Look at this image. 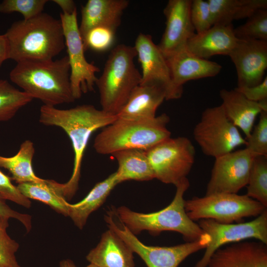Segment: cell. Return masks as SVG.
I'll use <instances>...</instances> for the list:
<instances>
[{"instance_id": "obj_1", "label": "cell", "mask_w": 267, "mask_h": 267, "mask_svg": "<svg viewBox=\"0 0 267 267\" xmlns=\"http://www.w3.org/2000/svg\"><path fill=\"white\" fill-rule=\"evenodd\" d=\"M117 118L116 115L97 109L90 104L68 109L45 105L41 106L40 122L45 126L61 128L72 143L74 153L72 174L67 182L61 183L62 193L66 200L71 199L78 188L83 158L91 134L111 124Z\"/></svg>"}, {"instance_id": "obj_2", "label": "cell", "mask_w": 267, "mask_h": 267, "mask_svg": "<svg viewBox=\"0 0 267 267\" xmlns=\"http://www.w3.org/2000/svg\"><path fill=\"white\" fill-rule=\"evenodd\" d=\"M8 45V59L51 60L64 48L60 20L44 12L28 20L14 22L4 34Z\"/></svg>"}, {"instance_id": "obj_3", "label": "cell", "mask_w": 267, "mask_h": 267, "mask_svg": "<svg viewBox=\"0 0 267 267\" xmlns=\"http://www.w3.org/2000/svg\"><path fill=\"white\" fill-rule=\"evenodd\" d=\"M67 56L54 60H26L17 63L9 73L11 82L22 91L44 103L54 106L76 100L70 83Z\"/></svg>"}, {"instance_id": "obj_4", "label": "cell", "mask_w": 267, "mask_h": 267, "mask_svg": "<svg viewBox=\"0 0 267 267\" xmlns=\"http://www.w3.org/2000/svg\"><path fill=\"white\" fill-rule=\"evenodd\" d=\"M189 186L187 178L181 180L176 186V194L171 203L159 211L138 213L122 206L113 210V213L134 235L143 230L153 235L173 231L181 234L187 242L198 240L205 233L188 217L184 209L183 195Z\"/></svg>"}, {"instance_id": "obj_5", "label": "cell", "mask_w": 267, "mask_h": 267, "mask_svg": "<svg viewBox=\"0 0 267 267\" xmlns=\"http://www.w3.org/2000/svg\"><path fill=\"white\" fill-rule=\"evenodd\" d=\"M169 121L166 113L146 120L117 118L96 136L93 147L102 155L127 149L146 151L171 137Z\"/></svg>"}, {"instance_id": "obj_6", "label": "cell", "mask_w": 267, "mask_h": 267, "mask_svg": "<svg viewBox=\"0 0 267 267\" xmlns=\"http://www.w3.org/2000/svg\"><path fill=\"white\" fill-rule=\"evenodd\" d=\"M134 46L120 44L110 51L97 86L101 109L117 115L134 89L140 84L141 75L136 68Z\"/></svg>"}, {"instance_id": "obj_7", "label": "cell", "mask_w": 267, "mask_h": 267, "mask_svg": "<svg viewBox=\"0 0 267 267\" xmlns=\"http://www.w3.org/2000/svg\"><path fill=\"white\" fill-rule=\"evenodd\" d=\"M184 209L193 221L212 219L222 223L241 222L245 218L257 217L267 210L247 195L218 193L184 200Z\"/></svg>"}, {"instance_id": "obj_8", "label": "cell", "mask_w": 267, "mask_h": 267, "mask_svg": "<svg viewBox=\"0 0 267 267\" xmlns=\"http://www.w3.org/2000/svg\"><path fill=\"white\" fill-rule=\"evenodd\" d=\"M193 135L203 153L215 158L246 144V139L227 118L221 105L203 111Z\"/></svg>"}, {"instance_id": "obj_9", "label": "cell", "mask_w": 267, "mask_h": 267, "mask_svg": "<svg viewBox=\"0 0 267 267\" xmlns=\"http://www.w3.org/2000/svg\"><path fill=\"white\" fill-rule=\"evenodd\" d=\"M104 219L109 229L137 254L147 267H178L189 256L205 249L211 240L210 235L205 233L198 240L173 246H148L124 224L116 223L111 213L105 216Z\"/></svg>"}, {"instance_id": "obj_10", "label": "cell", "mask_w": 267, "mask_h": 267, "mask_svg": "<svg viewBox=\"0 0 267 267\" xmlns=\"http://www.w3.org/2000/svg\"><path fill=\"white\" fill-rule=\"evenodd\" d=\"M146 153L155 178L176 186L190 173L195 161V149L186 137H170L146 150Z\"/></svg>"}, {"instance_id": "obj_11", "label": "cell", "mask_w": 267, "mask_h": 267, "mask_svg": "<svg viewBox=\"0 0 267 267\" xmlns=\"http://www.w3.org/2000/svg\"><path fill=\"white\" fill-rule=\"evenodd\" d=\"M65 45L70 67V83L73 96L80 98L83 93L94 90L100 69L86 59L83 42L79 30L77 10L71 14L61 13Z\"/></svg>"}, {"instance_id": "obj_12", "label": "cell", "mask_w": 267, "mask_h": 267, "mask_svg": "<svg viewBox=\"0 0 267 267\" xmlns=\"http://www.w3.org/2000/svg\"><path fill=\"white\" fill-rule=\"evenodd\" d=\"M198 224L204 233L210 235L211 240L202 257L194 267H206L215 251L224 245L251 238L267 244V210L248 222L222 223L212 219H202Z\"/></svg>"}, {"instance_id": "obj_13", "label": "cell", "mask_w": 267, "mask_h": 267, "mask_svg": "<svg viewBox=\"0 0 267 267\" xmlns=\"http://www.w3.org/2000/svg\"><path fill=\"white\" fill-rule=\"evenodd\" d=\"M256 156L245 147L215 158L205 195L237 194L247 185L251 167Z\"/></svg>"}, {"instance_id": "obj_14", "label": "cell", "mask_w": 267, "mask_h": 267, "mask_svg": "<svg viewBox=\"0 0 267 267\" xmlns=\"http://www.w3.org/2000/svg\"><path fill=\"white\" fill-rule=\"evenodd\" d=\"M142 69L140 84H148L162 88L166 93V100L177 99L182 92L174 86L166 58L157 44L148 34L140 33L134 46Z\"/></svg>"}, {"instance_id": "obj_15", "label": "cell", "mask_w": 267, "mask_h": 267, "mask_svg": "<svg viewBox=\"0 0 267 267\" xmlns=\"http://www.w3.org/2000/svg\"><path fill=\"white\" fill-rule=\"evenodd\" d=\"M228 56L236 68L237 88L262 83L267 68V41L238 39Z\"/></svg>"}, {"instance_id": "obj_16", "label": "cell", "mask_w": 267, "mask_h": 267, "mask_svg": "<svg viewBox=\"0 0 267 267\" xmlns=\"http://www.w3.org/2000/svg\"><path fill=\"white\" fill-rule=\"evenodd\" d=\"M191 0H169L164 9L166 27L157 44L166 58L185 48L195 29L190 17Z\"/></svg>"}, {"instance_id": "obj_17", "label": "cell", "mask_w": 267, "mask_h": 267, "mask_svg": "<svg viewBox=\"0 0 267 267\" xmlns=\"http://www.w3.org/2000/svg\"><path fill=\"white\" fill-rule=\"evenodd\" d=\"M218 248L206 267H267V244L242 241Z\"/></svg>"}, {"instance_id": "obj_18", "label": "cell", "mask_w": 267, "mask_h": 267, "mask_svg": "<svg viewBox=\"0 0 267 267\" xmlns=\"http://www.w3.org/2000/svg\"><path fill=\"white\" fill-rule=\"evenodd\" d=\"M174 86L183 92V85L191 80L213 77L221 71L219 63L196 57L186 48L166 58Z\"/></svg>"}, {"instance_id": "obj_19", "label": "cell", "mask_w": 267, "mask_h": 267, "mask_svg": "<svg viewBox=\"0 0 267 267\" xmlns=\"http://www.w3.org/2000/svg\"><path fill=\"white\" fill-rule=\"evenodd\" d=\"M237 40L232 24L214 25L205 31L195 33L188 41L185 48L191 54L208 60L216 55L228 56Z\"/></svg>"}, {"instance_id": "obj_20", "label": "cell", "mask_w": 267, "mask_h": 267, "mask_svg": "<svg viewBox=\"0 0 267 267\" xmlns=\"http://www.w3.org/2000/svg\"><path fill=\"white\" fill-rule=\"evenodd\" d=\"M129 4L127 0H89L81 7L79 30L82 39L88 31L96 27H105L116 31Z\"/></svg>"}, {"instance_id": "obj_21", "label": "cell", "mask_w": 267, "mask_h": 267, "mask_svg": "<svg viewBox=\"0 0 267 267\" xmlns=\"http://www.w3.org/2000/svg\"><path fill=\"white\" fill-rule=\"evenodd\" d=\"M220 95L225 115L234 126L243 132L246 138H248L257 117L262 111H267V103L251 101L235 89H222Z\"/></svg>"}, {"instance_id": "obj_22", "label": "cell", "mask_w": 267, "mask_h": 267, "mask_svg": "<svg viewBox=\"0 0 267 267\" xmlns=\"http://www.w3.org/2000/svg\"><path fill=\"white\" fill-rule=\"evenodd\" d=\"M133 252L112 230L101 236L100 241L86 256L89 264L98 267H134Z\"/></svg>"}, {"instance_id": "obj_23", "label": "cell", "mask_w": 267, "mask_h": 267, "mask_svg": "<svg viewBox=\"0 0 267 267\" xmlns=\"http://www.w3.org/2000/svg\"><path fill=\"white\" fill-rule=\"evenodd\" d=\"M166 93L161 88L152 85L139 84L131 93L125 105L116 115L127 120H146L155 118Z\"/></svg>"}, {"instance_id": "obj_24", "label": "cell", "mask_w": 267, "mask_h": 267, "mask_svg": "<svg viewBox=\"0 0 267 267\" xmlns=\"http://www.w3.org/2000/svg\"><path fill=\"white\" fill-rule=\"evenodd\" d=\"M118 184L116 173H113L97 183L82 200L76 204H69L68 217L75 225L79 229H83L89 216L104 203L111 191Z\"/></svg>"}, {"instance_id": "obj_25", "label": "cell", "mask_w": 267, "mask_h": 267, "mask_svg": "<svg viewBox=\"0 0 267 267\" xmlns=\"http://www.w3.org/2000/svg\"><path fill=\"white\" fill-rule=\"evenodd\" d=\"M118 163L115 172L119 183L129 180L148 181L155 178L146 151L123 150L111 154Z\"/></svg>"}, {"instance_id": "obj_26", "label": "cell", "mask_w": 267, "mask_h": 267, "mask_svg": "<svg viewBox=\"0 0 267 267\" xmlns=\"http://www.w3.org/2000/svg\"><path fill=\"white\" fill-rule=\"evenodd\" d=\"M214 25H229L248 18L259 9H267V0H208Z\"/></svg>"}, {"instance_id": "obj_27", "label": "cell", "mask_w": 267, "mask_h": 267, "mask_svg": "<svg viewBox=\"0 0 267 267\" xmlns=\"http://www.w3.org/2000/svg\"><path fill=\"white\" fill-rule=\"evenodd\" d=\"M17 187L28 199L40 201L57 213L68 217L70 203L63 195L61 183L53 180L44 179L40 182L19 183Z\"/></svg>"}, {"instance_id": "obj_28", "label": "cell", "mask_w": 267, "mask_h": 267, "mask_svg": "<svg viewBox=\"0 0 267 267\" xmlns=\"http://www.w3.org/2000/svg\"><path fill=\"white\" fill-rule=\"evenodd\" d=\"M34 154V143L26 140L15 155L9 157L0 156V167L7 170L12 175V179L18 184L42 182L44 179L35 175L32 167Z\"/></svg>"}, {"instance_id": "obj_29", "label": "cell", "mask_w": 267, "mask_h": 267, "mask_svg": "<svg viewBox=\"0 0 267 267\" xmlns=\"http://www.w3.org/2000/svg\"><path fill=\"white\" fill-rule=\"evenodd\" d=\"M33 97L20 90L7 80H0V122L12 119L22 107L29 103Z\"/></svg>"}, {"instance_id": "obj_30", "label": "cell", "mask_w": 267, "mask_h": 267, "mask_svg": "<svg viewBox=\"0 0 267 267\" xmlns=\"http://www.w3.org/2000/svg\"><path fill=\"white\" fill-rule=\"evenodd\" d=\"M247 195L267 207V157L256 156L252 164L248 182Z\"/></svg>"}, {"instance_id": "obj_31", "label": "cell", "mask_w": 267, "mask_h": 267, "mask_svg": "<svg viewBox=\"0 0 267 267\" xmlns=\"http://www.w3.org/2000/svg\"><path fill=\"white\" fill-rule=\"evenodd\" d=\"M247 19L244 24L234 28L236 37L267 41V9H258Z\"/></svg>"}, {"instance_id": "obj_32", "label": "cell", "mask_w": 267, "mask_h": 267, "mask_svg": "<svg viewBox=\"0 0 267 267\" xmlns=\"http://www.w3.org/2000/svg\"><path fill=\"white\" fill-rule=\"evenodd\" d=\"M9 219L0 216V267H21L15 255L19 245L7 231Z\"/></svg>"}, {"instance_id": "obj_33", "label": "cell", "mask_w": 267, "mask_h": 267, "mask_svg": "<svg viewBox=\"0 0 267 267\" xmlns=\"http://www.w3.org/2000/svg\"><path fill=\"white\" fill-rule=\"evenodd\" d=\"M47 0H4L0 3V13L18 12L28 20L43 12Z\"/></svg>"}, {"instance_id": "obj_34", "label": "cell", "mask_w": 267, "mask_h": 267, "mask_svg": "<svg viewBox=\"0 0 267 267\" xmlns=\"http://www.w3.org/2000/svg\"><path fill=\"white\" fill-rule=\"evenodd\" d=\"M116 31L108 27H96L90 29L82 39L85 50L102 52L109 49L114 43Z\"/></svg>"}, {"instance_id": "obj_35", "label": "cell", "mask_w": 267, "mask_h": 267, "mask_svg": "<svg viewBox=\"0 0 267 267\" xmlns=\"http://www.w3.org/2000/svg\"><path fill=\"white\" fill-rule=\"evenodd\" d=\"M246 140V148L257 155L267 157V111L261 112L258 123Z\"/></svg>"}, {"instance_id": "obj_36", "label": "cell", "mask_w": 267, "mask_h": 267, "mask_svg": "<svg viewBox=\"0 0 267 267\" xmlns=\"http://www.w3.org/2000/svg\"><path fill=\"white\" fill-rule=\"evenodd\" d=\"M190 17L196 33L205 31L214 25L212 14L208 1L191 0Z\"/></svg>"}, {"instance_id": "obj_37", "label": "cell", "mask_w": 267, "mask_h": 267, "mask_svg": "<svg viewBox=\"0 0 267 267\" xmlns=\"http://www.w3.org/2000/svg\"><path fill=\"white\" fill-rule=\"evenodd\" d=\"M0 195L5 200H9L25 208L31 206L30 199L25 197L15 186L9 177L0 170Z\"/></svg>"}, {"instance_id": "obj_38", "label": "cell", "mask_w": 267, "mask_h": 267, "mask_svg": "<svg viewBox=\"0 0 267 267\" xmlns=\"http://www.w3.org/2000/svg\"><path fill=\"white\" fill-rule=\"evenodd\" d=\"M241 93L248 99L259 102L267 99V77H265L262 83L252 87H243L234 89Z\"/></svg>"}, {"instance_id": "obj_39", "label": "cell", "mask_w": 267, "mask_h": 267, "mask_svg": "<svg viewBox=\"0 0 267 267\" xmlns=\"http://www.w3.org/2000/svg\"><path fill=\"white\" fill-rule=\"evenodd\" d=\"M0 216L4 217L9 219H14L24 226L27 232H29L32 228L31 216L27 214H23L17 212L11 208L0 195Z\"/></svg>"}, {"instance_id": "obj_40", "label": "cell", "mask_w": 267, "mask_h": 267, "mask_svg": "<svg viewBox=\"0 0 267 267\" xmlns=\"http://www.w3.org/2000/svg\"><path fill=\"white\" fill-rule=\"evenodd\" d=\"M62 9L63 13L71 14L77 10L75 2L73 0H53Z\"/></svg>"}, {"instance_id": "obj_41", "label": "cell", "mask_w": 267, "mask_h": 267, "mask_svg": "<svg viewBox=\"0 0 267 267\" xmlns=\"http://www.w3.org/2000/svg\"><path fill=\"white\" fill-rule=\"evenodd\" d=\"M8 59V45L4 34H0V67Z\"/></svg>"}, {"instance_id": "obj_42", "label": "cell", "mask_w": 267, "mask_h": 267, "mask_svg": "<svg viewBox=\"0 0 267 267\" xmlns=\"http://www.w3.org/2000/svg\"><path fill=\"white\" fill-rule=\"evenodd\" d=\"M59 267H77L73 261L70 259L61 260L59 263Z\"/></svg>"}, {"instance_id": "obj_43", "label": "cell", "mask_w": 267, "mask_h": 267, "mask_svg": "<svg viewBox=\"0 0 267 267\" xmlns=\"http://www.w3.org/2000/svg\"><path fill=\"white\" fill-rule=\"evenodd\" d=\"M85 267H98L93 264H89V265H88V266Z\"/></svg>"}]
</instances>
